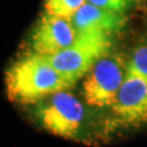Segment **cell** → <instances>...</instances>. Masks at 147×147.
Listing matches in <instances>:
<instances>
[{"label": "cell", "instance_id": "obj_1", "mask_svg": "<svg viewBox=\"0 0 147 147\" xmlns=\"http://www.w3.org/2000/svg\"><path fill=\"white\" fill-rule=\"evenodd\" d=\"M5 89L11 100L23 104H36L42 98L73 86L40 55L28 53L5 72Z\"/></svg>", "mask_w": 147, "mask_h": 147}, {"label": "cell", "instance_id": "obj_8", "mask_svg": "<svg viewBox=\"0 0 147 147\" xmlns=\"http://www.w3.org/2000/svg\"><path fill=\"white\" fill-rule=\"evenodd\" d=\"M87 0H45V12L50 16L71 19Z\"/></svg>", "mask_w": 147, "mask_h": 147}, {"label": "cell", "instance_id": "obj_9", "mask_svg": "<svg viewBox=\"0 0 147 147\" xmlns=\"http://www.w3.org/2000/svg\"><path fill=\"white\" fill-rule=\"evenodd\" d=\"M127 70L147 78V35L133 50L129 58Z\"/></svg>", "mask_w": 147, "mask_h": 147}, {"label": "cell", "instance_id": "obj_2", "mask_svg": "<svg viewBox=\"0 0 147 147\" xmlns=\"http://www.w3.org/2000/svg\"><path fill=\"white\" fill-rule=\"evenodd\" d=\"M36 104L35 116L46 131L69 140H74L81 134L86 109L81 100L67 89L49 95Z\"/></svg>", "mask_w": 147, "mask_h": 147}, {"label": "cell", "instance_id": "obj_10", "mask_svg": "<svg viewBox=\"0 0 147 147\" xmlns=\"http://www.w3.org/2000/svg\"><path fill=\"white\" fill-rule=\"evenodd\" d=\"M87 2L100 7L102 9L125 14L140 2V0H87Z\"/></svg>", "mask_w": 147, "mask_h": 147}, {"label": "cell", "instance_id": "obj_4", "mask_svg": "<svg viewBox=\"0 0 147 147\" xmlns=\"http://www.w3.org/2000/svg\"><path fill=\"white\" fill-rule=\"evenodd\" d=\"M129 59L121 55L101 57L85 75L83 95L89 106L111 107L127 73Z\"/></svg>", "mask_w": 147, "mask_h": 147}, {"label": "cell", "instance_id": "obj_5", "mask_svg": "<svg viewBox=\"0 0 147 147\" xmlns=\"http://www.w3.org/2000/svg\"><path fill=\"white\" fill-rule=\"evenodd\" d=\"M76 36L71 19L50 16L45 12L32 31L30 45L33 53L49 56L71 46Z\"/></svg>", "mask_w": 147, "mask_h": 147}, {"label": "cell", "instance_id": "obj_7", "mask_svg": "<svg viewBox=\"0 0 147 147\" xmlns=\"http://www.w3.org/2000/svg\"><path fill=\"white\" fill-rule=\"evenodd\" d=\"M76 35L100 34L110 36L120 31L126 23V16L86 2L71 18Z\"/></svg>", "mask_w": 147, "mask_h": 147}, {"label": "cell", "instance_id": "obj_6", "mask_svg": "<svg viewBox=\"0 0 147 147\" xmlns=\"http://www.w3.org/2000/svg\"><path fill=\"white\" fill-rule=\"evenodd\" d=\"M111 108L122 123L140 124L147 122V78L127 70Z\"/></svg>", "mask_w": 147, "mask_h": 147}, {"label": "cell", "instance_id": "obj_3", "mask_svg": "<svg viewBox=\"0 0 147 147\" xmlns=\"http://www.w3.org/2000/svg\"><path fill=\"white\" fill-rule=\"evenodd\" d=\"M110 48V36L85 34L78 35L75 42L61 51L42 57L74 84L86 75L97 60L109 53Z\"/></svg>", "mask_w": 147, "mask_h": 147}]
</instances>
